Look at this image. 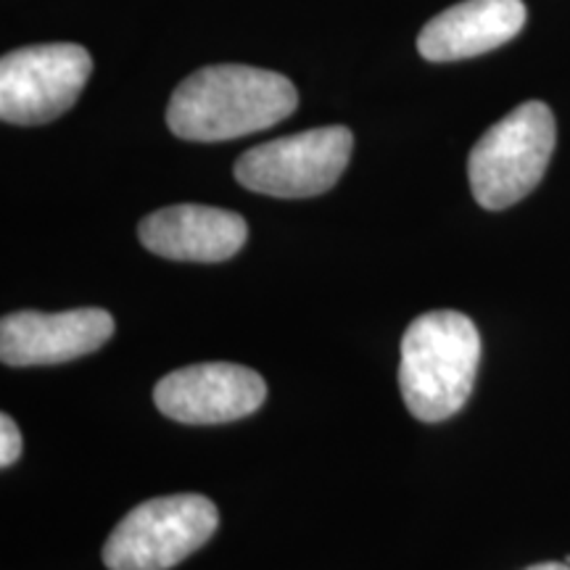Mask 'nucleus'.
Masks as SVG:
<instances>
[{
  "label": "nucleus",
  "instance_id": "8",
  "mask_svg": "<svg viewBox=\"0 0 570 570\" xmlns=\"http://www.w3.org/2000/svg\"><path fill=\"white\" fill-rule=\"evenodd\" d=\"M114 336V317L98 306L53 312H13L0 323V360L9 367L61 365L98 352Z\"/></svg>",
  "mask_w": 570,
  "mask_h": 570
},
{
  "label": "nucleus",
  "instance_id": "3",
  "mask_svg": "<svg viewBox=\"0 0 570 570\" xmlns=\"http://www.w3.org/2000/svg\"><path fill=\"white\" fill-rule=\"evenodd\" d=\"M558 127L550 106L520 104L489 127L468 159V177L475 202L499 212L518 204L541 183L552 159Z\"/></svg>",
  "mask_w": 570,
  "mask_h": 570
},
{
  "label": "nucleus",
  "instance_id": "2",
  "mask_svg": "<svg viewBox=\"0 0 570 570\" xmlns=\"http://www.w3.org/2000/svg\"><path fill=\"white\" fill-rule=\"evenodd\" d=\"M481 336L462 312L439 309L412 320L402 338L399 389L410 415L441 423L458 415L473 394Z\"/></svg>",
  "mask_w": 570,
  "mask_h": 570
},
{
  "label": "nucleus",
  "instance_id": "10",
  "mask_svg": "<svg viewBox=\"0 0 570 570\" xmlns=\"http://www.w3.org/2000/svg\"><path fill=\"white\" fill-rule=\"evenodd\" d=\"M523 24V0H462L420 30L417 51L436 63L473 59L510 42Z\"/></svg>",
  "mask_w": 570,
  "mask_h": 570
},
{
  "label": "nucleus",
  "instance_id": "5",
  "mask_svg": "<svg viewBox=\"0 0 570 570\" xmlns=\"http://www.w3.org/2000/svg\"><path fill=\"white\" fill-rule=\"evenodd\" d=\"M348 127H317L256 146L235 161V180L254 194L312 198L331 190L352 159Z\"/></svg>",
  "mask_w": 570,
  "mask_h": 570
},
{
  "label": "nucleus",
  "instance_id": "9",
  "mask_svg": "<svg viewBox=\"0 0 570 570\" xmlns=\"http://www.w3.org/2000/svg\"><path fill=\"white\" fill-rule=\"evenodd\" d=\"M138 238L148 252L173 262L230 259L246 246L248 225L240 214L202 204L167 206L138 225Z\"/></svg>",
  "mask_w": 570,
  "mask_h": 570
},
{
  "label": "nucleus",
  "instance_id": "7",
  "mask_svg": "<svg viewBox=\"0 0 570 570\" xmlns=\"http://www.w3.org/2000/svg\"><path fill=\"white\" fill-rule=\"evenodd\" d=\"M267 383L256 370L233 362H204L164 375L154 389L161 415L185 425H219L254 415Z\"/></svg>",
  "mask_w": 570,
  "mask_h": 570
},
{
  "label": "nucleus",
  "instance_id": "12",
  "mask_svg": "<svg viewBox=\"0 0 570 570\" xmlns=\"http://www.w3.org/2000/svg\"><path fill=\"white\" fill-rule=\"evenodd\" d=\"M525 570H570L568 562H539V566H531Z\"/></svg>",
  "mask_w": 570,
  "mask_h": 570
},
{
  "label": "nucleus",
  "instance_id": "11",
  "mask_svg": "<svg viewBox=\"0 0 570 570\" xmlns=\"http://www.w3.org/2000/svg\"><path fill=\"white\" fill-rule=\"evenodd\" d=\"M21 454V433L11 415H0V465L11 468Z\"/></svg>",
  "mask_w": 570,
  "mask_h": 570
},
{
  "label": "nucleus",
  "instance_id": "1",
  "mask_svg": "<svg viewBox=\"0 0 570 570\" xmlns=\"http://www.w3.org/2000/svg\"><path fill=\"white\" fill-rule=\"evenodd\" d=\"M296 104L298 92L288 77L244 63H217L177 85L167 125L183 140H233L283 122Z\"/></svg>",
  "mask_w": 570,
  "mask_h": 570
},
{
  "label": "nucleus",
  "instance_id": "6",
  "mask_svg": "<svg viewBox=\"0 0 570 570\" xmlns=\"http://www.w3.org/2000/svg\"><path fill=\"white\" fill-rule=\"evenodd\" d=\"M92 59L75 42L19 48L0 61V117L9 125H46L75 106Z\"/></svg>",
  "mask_w": 570,
  "mask_h": 570
},
{
  "label": "nucleus",
  "instance_id": "4",
  "mask_svg": "<svg viewBox=\"0 0 570 570\" xmlns=\"http://www.w3.org/2000/svg\"><path fill=\"white\" fill-rule=\"evenodd\" d=\"M219 512L202 494L156 497L127 512L104 544L109 570H169L202 550Z\"/></svg>",
  "mask_w": 570,
  "mask_h": 570
}]
</instances>
